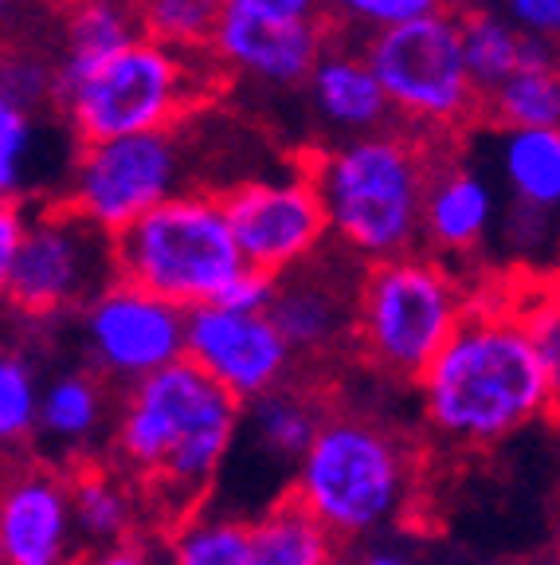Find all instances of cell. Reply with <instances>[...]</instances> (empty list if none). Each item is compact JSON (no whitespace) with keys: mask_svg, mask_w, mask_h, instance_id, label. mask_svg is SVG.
Masks as SVG:
<instances>
[{"mask_svg":"<svg viewBox=\"0 0 560 565\" xmlns=\"http://www.w3.org/2000/svg\"><path fill=\"white\" fill-rule=\"evenodd\" d=\"M416 388L431 436L451 448H491L549 413L529 330L502 291L471 295L463 322L416 377Z\"/></svg>","mask_w":560,"mask_h":565,"instance_id":"cell-1","label":"cell"},{"mask_svg":"<svg viewBox=\"0 0 560 565\" xmlns=\"http://www.w3.org/2000/svg\"><path fill=\"white\" fill-rule=\"evenodd\" d=\"M239 420L244 401L176 358L118 393L115 459L184 519L228 468Z\"/></svg>","mask_w":560,"mask_h":565,"instance_id":"cell-2","label":"cell"},{"mask_svg":"<svg viewBox=\"0 0 560 565\" xmlns=\"http://www.w3.org/2000/svg\"><path fill=\"white\" fill-rule=\"evenodd\" d=\"M325 228L360 264L408 256L420 247V212L431 158L400 130L342 138L306 169Z\"/></svg>","mask_w":560,"mask_h":565,"instance_id":"cell-3","label":"cell"},{"mask_svg":"<svg viewBox=\"0 0 560 565\" xmlns=\"http://www.w3.org/2000/svg\"><path fill=\"white\" fill-rule=\"evenodd\" d=\"M416 459L403 436L365 413H330L290 476L294 499L337 542L373 539L408 514Z\"/></svg>","mask_w":560,"mask_h":565,"instance_id":"cell-4","label":"cell"},{"mask_svg":"<svg viewBox=\"0 0 560 565\" xmlns=\"http://www.w3.org/2000/svg\"><path fill=\"white\" fill-rule=\"evenodd\" d=\"M216 71L208 52H173L149 35H138L83 79L55 90L52 106L79 146L169 130L189 118Z\"/></svg>","mask_w":560,"mask_h":565,"instance_id":"cell-5","label":"cell"},{"mask_svg":"<svg viewBox=\"0 0 560 565\" xmlns=\"http://www.w3.org/2000/svg\"><path fill=\"white\" fill-rule=\"evenodd\" d=\"M115 267L118 279L146 287L181 310H196L219 299L244 267V256L219 193L184 189L118 232Z\"/></svg>","mask_w":560,"mask_h":565,"instance_id":"cell-6","label":"cell"},{"mask_svg":"<svg viewBox=\"0 0 560 565\" xmlns=\"http://www.w3.org/2000/svg\"><path fill=\"white\" fill-rule=\"evenodd\" d=\"M471 295L439 259L408 256L365 264L357 287L353 342L373 370L416 381L463 322Z\"/></svg>","mask_w":560,"mask_h":565,"instance_id":"cell-7","label":"cell"},{"mask_svg":"<svg viewBox=\"0 0 560 565\" xmlns=\"http://www.w3.org/2000/svg\"><path fill=\"white\" fill-rule=\"evenodd\" d=\"M196 161L201 158L189 138V122H176L169 130L126 134V138L83 141L75 146L60 201L103 232L118 236L161 201L193 189Z\"/></svg>","mask_w":560,"mask_h":565,"instance_id":"cell-8","label":"cell"},{"mask_svg":"<svg viewBox=\"0 0 560 565\" xmlns=\"http://www.w3.org/2000/svg\"><path fill=\"white\" fill-rule=\"evenodd\" d=\"M360 52L392 115L403 122L420 130H459L478 115L482 95L466 71L455 9L373 32Z\"/></svg>","mask_w":560,"mask_h":565,"instance_id":"cell-9","label":"cell"},{"mask_svg":"<svg viewBox=\"0 0 560 565\" xmlns=\"http://www.w3.org/2000/svg\"><path fill=\"white\" fill-rule=\"evenodd\" d=\"M118 279L115 236L63 201L28 209L9 302L28 318L79 315L106 282Z\"/></svg>","mask_w":560,"mask_h":565,"instance_id":"cell-10","label":"cell"},{"mask_svg":"<svg viewBox=\"0 0 560 565\" xmlns=\"http://www.w3.org/2000/svg\"><path fill=\"white\" fill-rule=\"evenodd\" d=\"M184 322L189 310L126 279L106 282L79 310V345L87 370L106 385H133L161 365L184 358Z\"/></svg>","mask_w":560,"mask_h":565,"instance_id":"cell-11","label":"cell"},{"mask_svg":"<svg viewBox=\"0 0 560 565\" xmlns=\"http://www.w3.org/2000/svg\"><path fill=\"white\" fill-rule=\"evenodd\" d=\"M231 236L244 264L259 271L287 275L294 267L322 256L330 228H325L322 201L314 193L306 169H279V173H255L231 181L224 193Z\"/></svg>","mask_w":560,"mask_h":565,"instance_id":"cell-12","label":"cell"},{"mask_svg":"<svg viewBox=\"0 0 560 565\" xmlns=\"http://www.w3.org/2000/svg\"><path fill=\"white\" fill-rule=\"evenodd\" d=\"M184 358L244 405L294 381L298 365L294 350L279 334L271 315H247L216 302L189 310Z\"/></svg>","mask_w":560,"mask_h":565,"instance_id":"cell-13","label":"cell"},{"mask_svg":"<svg viewBox=\"0 0 560 565\" xmlns=\"http://www.w3.org/2000/svg\"><path fill=\"white\" fill-rule=\"evenodd\" d=\"M360 264V259H357ZM353 264V256L325 259L314 256L310 264L294 267V271L279 275V291L271 302V322L294 358H330L342 353L353 342V318H357V287L365 267Z\"/></svg>","mask_w":560,"mask_h":565,"instance_id":"cell-14","label":"cell"},{"mask_svg":"<svg viewBox=\"0 0 560 565\" xmlns=\"http://www.w3.org/2000/svg\"><path fill=\"white\" fill-rule=\"evenodd\" d=\"M330 47L322 17L317 20H287L263 17V12L224 9L216 32H212L208 55L219 71L244 75L263 87H302L314 63Z\"/></svg>","mask_w":560,"mask_h":565,"instance_id":"cell-15","label":"cell"},{"mask_svg":"<svg viewBox=\"0 0 560 565\" xmlns=\"http://www.w3.org/2000/svg\"><path fill=\"white\" fill-rule=\"evenodd\" d=\"M67 479L44 463L0 468V565L75 562Z\"/></svg>","mask_w":560,"mask_h":565,"instance_id":"cell-16","label":"cell"},{"mask_svg":"<svg viewBox=\"0 0 560 565\" xmlns=\"http://www.w3.org/2000/svg\"><path fill=\"white\" fill-rule=\"evenodd\" d=\"M498 189L478 166L466 161H431L420 212V244L439 259L478 252L498 228Z\"/></svg>","mask_w":560,"mask_h":565,"instance_id":"cell-17","label":"cell"},{"mask_svg":"<svg viewBox=\"0 0 560 565\" xmlns=\"http://www.w3.org/2000/svg\"><path fill=\"white\" fill-rule=\"evenodd\" d=\"M302 87H306L310 106L325 122V130L342 134V138L385 130L392 118V106H388L377 75L368 67L365 52H353V47L333 44V40Z\"/></svg>","mask_w":560,"mask_h":565,"instance_id":"cell-18","label":"cell"},{"mask_svg":"<svg viewBox=\"0 0 560 565\" xmlns=\"http://www.w3.org/2000/svg\"><path fill=\"white\" fill-rule=\"evenodd\" d=\"M325 416H330V408L317 397V388L287 381V385L263 393V397L247 401L236 448L255 451V456L267 459L274 471L290 468V476H294L298 459L310 448V440L317 436Z\"/></svg>","mask_w":560,"mask_h":565,"instance_id":"cell-19","label":"cell"},{"mask_svg":"<svg viewBox=\"0 0 560 565\" xmlns=\"http://www.w3.org/2000/svg\"><path fill=\"white\" fill-rule=\"evenodd\" d=\"M110 385L90 370H63L40 385L35 408V436L60 456L75 459L95 448L103 428L115 420L110 413Z\"/></svg>","mask_w":560,"mask_h":565,"instance_id":"cell-20","label":"cell"},{"mask_svg":"<svg viewBox=\"0 0 560 565\" xmlns=\"http://www.w3.org/2000/svg\"><path fill=\"white\" fill-rule=\"evenodd\" d=\"M138 20L133 9L122 0H67L60 24V52L52 55L55 63V87L83 79L103 60L122 52L130 40H138Z\"/></svg>","mask_w":560,"mask_h":565,"instance_id":"cell-21","label":"cell"},{"mask_svg":"<svg viewBox=\"0 0 560 565\" xmlns=\"http://www.w3.org/2000/svg\"><path fill=\"white\" fill-rule=\"evenodd\" d=\"M494 173L514 204L560 212V130H498Z\"/></svg>","mask_w":560,"mask_h":565,"instance_id":"cell-22","label":"cell"},{"mask_svg":"<svg viewBox=\"0 0 560 565\" xmlns=\"http://www.w3.org/2000/svg\"><path fill=\"white\" fill-rule=\"evenodd\" d=\"M67 499L79 546L103 550L130 539L133 494L118 471L98 468V463H79L67 476Z\"/></svg>","mask_w":560,"mask_h":565,"instance_id":"cell-23","label":"cell"},{"mask_svg":"<svg viewBox=\"0 0 560 565\" xmlns=\"http://www.w3.org/2000/svg\"><path fill=\"white\" fill-rule=\"evenodd\" d=\"M247 565H337V539L317 526L294 499H282L251 519Z\"/></svg>","mask_w":560,"mask_h":565,"instance_id":"cell-24","label":"cell"},{"mask_svg":"<svg viewBox=\"0 0 560 565\" xmlns=\"http://www.w3.org/2000/svg\"><path fill=\"white\" fill-rule=\"evenodd\" d=\"M251 562V522L224 507L189 511L173 530L169 565H247Z\"/></svg>","mask_w":560,"mask_h":565,"instance_id":"cell-25","label":"cell"},{"mask_svg":"<svg viewBox=\"0 0 560 565\" xmlns=\"http://www.w3.org/2000/svg\"><path fill=\"white\" fill-rule=\"evenodd\" d=\"M498 130H560V63L552 67H517L506 83L482 98Z\"/></svg>","mask_w":560,"mask_h":565,"instance_id":"cell-26","label":"cell"},{"mask_svg":"<svg viewBox=\"0 0 560 565\" xmlns=\"http://www.w3.org/2000/svg\"><path fill=\"white\" fill-rule=\"evenodd\" d=\"M459 40H463L466 71H471V79L482 98L517 71L521 32L502 12H486V9L459 12Z\"/></svg>","mask_w":560,"mask_h":565,"instance_id":"cell-27","label":"cell"},{"mask_svg":"<svg viewBox=\"0 0 560 565\" xmlns=\"http://www.w3.org/2000/svg\"><path fill=\"white\" fill-rule=\"evenodd\" d=\"M138 32L173 52H208L224 0H130Z\"/></svg>","mask_w":560,"mask_h":565,"instance_id":"cell-28","label":"cell"},{"mask_svg":"<svg viewBox=\"0 0 560 565\" xmlns=\"http://www.w3.org/2000/svg\"><path fill=\"white\" fill-rule=\"evenodd\" d=\"M40 110H24V106L0 103V201H24L40 189Z\"/></svg>","mask_w":560,"mask_h":565,"instance_id":"cell-29","label":"cell"},{"mask_svg":"<svg viewBox=\"0 0 560 565\" xmlns=\"http://www.w3.org/2000/svg\"><path fill=\"white\" fill-rule=\"evenodd\" d=\"M514 307L534 342L545 393H549V413L560 420V279L526 282L521 295H514Z\"/></svg>","mask_w":560,"mask_h":565,"instance_id":"cell-30","label":"cell"},{"mask_svg":"<svg viewBox=\"0 0 560 565\" xmlns=\"http://www.w3.org/2000/svg\"><path fill=\"white\" fill-rule=\"evenodd\" d=\"M40 385L32 362L17 350H0V448H24L35 436Z\"/></svg>","mask_w":560,"mask_h":565,"instance_id":"cell-31","label":"cell"},{"mask_svg":"<svg viewBox=\"0 0 560 565\" xmlns=\"http://www.w3.org/2000/svg\"><path fill=\"white\" fill-rule=\"evenodd\" d=\"M55 63L35 47L4 44L0 47V103L24 106V110H44L52 106Z\"/></svg>","mask_w":560,"mask_h":565,"instance_id":"cell-32","label":"cell"},{"mask_svg":"<svg viewBox=\"0 0 560 565\" xmlns=\"http://www.w3.org/2000/svg\"><path fill=\"white\" fill-rule=\"evenodd\" d=\"M443 9H451L446 0H322V12H330L337 24L360 28L368 35Z\"/></svg>","mask_w":560,"mask_h":565,"instance_id":"cell-33","label":"cell"},{"mask_svg":"<svg viewBox=\"0 0 560 565\" xmlns=\"http://www.w3.org/2000/svg\"><path fill=\"white\" fill-rule=\"evenodd\" d=\"M498 228H502V244L514 256L541 259L560 247V212L529 209V204L509 201L506 216H498Z\"/></svg>","mask_w":560,"mask_h":565,"instance_id":"cell-34","label":"cell"},{"mask_svg":"<svg viewBox=\"0 0 560 565\" xmlns=\"http://www.w3.org/2000/svg\"><path fill=\"white\" fill-rule=\"evenodd\" d=\"M274 291H279V275L271 271H259V267L244 264L231 282L219 291L216 307H228V310H247V315H267L274 302Z\"/></svg>","mask_w":560,"mask_h":565,"instance_id":"cell-35","label":"cell"},{"mask_svg":"<svg viewBox=\"0 0 560 565\" xmlns=\"http://www.w3.org/2000/svg\"><path fill=\"white\" fill-rule=\"evenodd\" d=\"M502 17L521 35H541V40H560V0H502Z\"/></svg>","mask_w":560,"mask_h":565,"instance_id":"cell-36","label":"cell"},{"mask_svg":"<svg viewBox=\"0 0 560 565\" xmlns=\"http://www.w3.org/2000/svg\"><path fill=\"white\" fill-rule=\"evenodd\" d=\"M24 224H28V204L24 201H0V302H9L12 264H17Z\"/></svg>","mask_w":560,"mask_h":565,"instance_id":"cell-37","label":"cell"},{"mask_svg":"<svg viewBox=\"0 0 560 565\" xmlns=\"http://www.w3.org/2000/svg\"><path fill=\"white\" fill-rule=\"evenodd\" d=\"M228 9L263 12V17H287V20H317L322 0H224Z\"/></svg>","mask_w":560,"mask_h":565,"instance_id":"cell-38","label":"cell"},{"mask_svg":"<svg viewBox=\"0 0 560 565\" xmlns=\"http://www.w3.org/2000/svg\"><path fill=\"white\" fill-rule=\"evenodd\" d=\"M79 565H149V557L138 546H130V542H118V546L87 550V557Z\"/></svg>","mask_w":560,"mask_h":565,"instance_id":"cell-39","label":"cell"},{"mask_svg":"<svg viewBox=\"0 0 560 565\" xmlns=\"http://www.w3.org/2000/svg\"><path fill=\"white\" fill-rule=\"evenodd\" d=\"M357 565H420L412 554H403V550H396V546H368L365 554L357 557Z\"/></svg>","mask_w":560,"mask_h":565,"instance_id":"cell-40","label":"cell"},{"mask_svg":"<svg viewBox=\"0 0 560 565\" xmlns=\"http://www.w3.org/2000/svg\"><path fill=\"white\" fill-rule=\"evenodd\" d=\"M24 9H28V0H0V47L12 44V32H17Z\"/></svg>","mask_w":560,"mask_h":565,"instance_id":"cell-41","label":"cell"},{"mask_svg":"<svg viewBox=\"0 0 560 565\" xmlns=\"http://www.w3.org/2000/svg\"><path fill=\"white\" fill-rule=\"evenodd\" d=\"M557 550H560V503H557Z\"/></svg>","mask_w":560,"mask_h":565,"instance_id":"cell-42","label":"cell"}]
</instances>
